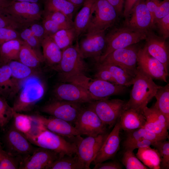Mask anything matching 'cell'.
I'll return each instance as SVG.
<instances>
[{
    "mask_svg": "<svg viewBox=\"0 0 169 169\" xmlns=\"http://www.w3.org/2000/svg\"><path fill=\"white\" fill-rule=\"evenodd\" d=\"M84 59L76 44L62 51L60 63L53 68L58 72L62 82L74 83L87 89L90 80L86 75L88 69Z\"/></svg>",
    "mask_w": 169,
    "mask_h": 169,
    "instance_id": "6da1fadb",
    "label": "cell"
},
{
    "mask_svg": "<svg viewBox=\"0 0 169 169\" xmlns=\"http://www.w3.org/2000/svg\"><path fill=\"white\" fill-rule=\"evenodd\" d=\"M137 69L130 99L127 101L125 110L133 109L143 111V109L154 97L157 90L162 87L156 84L152 78L138 66Z\"/></svg>",
    "mask_w": 169,
    "mask_h": 169,
    "instance_id": "7a4b0ae2",
    "label": "cell"
},
{
    "mask_svg": "<svg viewBox=\"0 0 169 169\" xmlns=\"http://www.w3.org/2000/svg\"><path fill=\"white\" fill-rule=\"evenodd\" d=\"M32 133L25 135L33 144L58 153L60 157L73 155L77 153L75 143L66 140L62 136L40 125Z\"/></svg>",
    "mask_w": 169,
    "mask_h": 169,
    "instance_id": "3957f363",
    "label": "cell"
},
{
    "mask_svg": "<svg viewBox=\"0 0 169 169\" xmlns=\"http://www.w3.org/2000/svg\"><path fill=\"white\" fill-rule=\"evenodd\" d=\"M146 33L134 30L127 26L111 30L105 35V48L97 63L101 62L108 55L115 50L125 48L145 40Z\"/></svg>",
    "mask_w": 169,
    "mask_h": 169,
    "instance_id": "277c9868",
    "label": "cell"
},
{
    "mask_svg": "<svg viewBox=\"0 0 169 169\" xmlns=\"http://www.w3.org/2000/svg\"><path fill=\"white\" fill-rule=\"evenodd\" d=\"M3 8L13 19L25 28L39 20L43 13L39 3L11 1Z\"/></svg>",
    "mask_w": 169,
    "mask_h": 169,
    "instance_id": "5b68a950",
    "label": "cell"
},
{
    "mask_svg": "<svg viewBox=\"0 0 169 169\" xmlns=\"http://www.w3.org/2000/svg\"><path fill=\"white\" fill-rule=\"evenodd\" d=\"M45 92L44 83L33 79L27 82L15 99L12 107L17 112L30 110L44 96Z\"/></svg>",
    "mask_w": 169,
    "mask_h": 169,
    "instance_id": "8992f818",
    "label": "cell"
},
{
    "mask_svg": "<svg viewBox=\"0 0 169 169\" xmlns=\"http://www.w3.org/2000/svg\"><path fill=\"white\" fill-rule=\"evenodd\" d=\"M127 101L119 99L94 100L89 103L92 109L106 125H115L125 110Z\"/></svg>",
    "mask_w": 169,
    "mask_h": 169,
    "instance_id": "52a82bcc",
    "label": "cell"
},
{
    "mask_svg": "<svg viewBox=\"0 0 169 169\" xmlns=\"http://www.w3.org/2000/svg\"><path fill=\"white\" fill-rule=\"evenodd\" d=\"M139 49L132 45L115 50L98 63L117 66L134 78L137 72V57Z\"/></svg>",
    "mask_w": 169,
    "mask_h": 169,
    "instance_id": "ba28073f",
    "label": "cell"
},
{
    "mask_svg": "<svg viewBox=\"0 0 169 169\" xmlns=\"http://www.w3.org/2000/svg\"><path fill=\"white\" fill-rule=\"evenodd\" d=\"M117 14L114 8L106 0H96L94 6L89 24L85 33L105 31L113 24Z\"/></svg>",
    "mask_w": 169,
    "mask_h": 169,
    "instance_id": "9c48e42d",
    "label": "cell"
},
{
    "mask_svg": "<svg viewBox=\"0 0 169 169\" xmlns=\"http://www.w3.org/2000/svg\"><path fill=\"white\" fill-rule=\"evenodd\" d=\"M3 140L6 151L22 161L31 155L37 148L32 145L24 134L15 128L13 124L5 134Z\"/></svg>",
    "mask_w": 169,
    "mask_h": 169,
    "instance_id": "30bf717a",
    "label": "cell"
},
{
    "mask_svg": "<svg viewBox=\"0 0 169 169\" xmlns=\"http://www.w3.org/2000/svg\"><path fill=\"white\" fill-rule=\"evenodd\" d=\"M77 43L79 51L84 59H94L97 63L105 48V31L86 32Z\"/></svg>",
    "mask_w": 169,
    "mask_h": 169,
    "instance_id": "8fae6325",
    "label": "cell"
},
{
    "mask_svg": "<svg viewBox=\"0 0 169 169\" xmlns=\"http://www.w3.org/2000/svg\"><path fill=\"white\" fill-rule=\"evenodd\" d=\"M74 124L81 135L94 136L107 133L106 125L89 106L82 108Z\"/></svg>",
    "mask_w": 169,
    "mask_h": 169,
    "instance_id": "7c38bea8",
    "label": "cell"
},
{
    "mask_svg": "<svg viewBox=\"0 0 169 169\" xmlns=\"http://www.w3.org/2000/svg\"><path fill=\"white\" fill-rule=\"evenodd\" d=\"M107 133L96 136H88L83 138L79 136L74 143L77 147L76 154L80 161L87 169L93 161L104 141L108 135Z\"/></svg>",
    "mask_w": 169,
    "mask_h": 169,
    "instance_id": "4fadbf2b",
    "label": "cell"
},
{
    "mask_svg": "<svg viewBox=\"0 0 169 169\" xmlns=\"http://www.w3.org/2000/svg\"><path fill=\"white\" fill-rule=\"evenodd\" d=\"M81 104L55 99L41 108V111L70 123L74 122L81 110Z\"/></svg>",
    "mask_w": 169,
    "mask_h": 169,
    "instance_id": "5bb4252c",
    "label": "cell"
},
{
    "mask_svg": "<svg viewBox=\"0 0 169 169\" xmlns=\"http://www.w3.org/2000/svg\"><path fill=\"white\" fill-rule=\"evenodd\" d=\"M55 99L83 104L94 101L87 89L71 83L64 82L56 85L53 90Z\"/></svg>",
    "mask_w": 169,
    "mask_h": 169,
    "instance_id": "9a60e30c",
    "label": "cell"
},
{
    "mask_svg": "<svg viewBox=\"0 0 169 169\" xmlns=\"http://www.w3.org/2000/svg\"><path fill=\"white\" fill-rule=\"evenodd\" d=\"M137 64L152 78L167 82L168 72L161 62L148 53L145 46L138 50Z\"/></svg>",
    "mask_w": 169,
    "mask_h": 169,
    "instance_id": "2e32d148",
    "label": "cell"
},
{
    "mask_svg": "<svg viewBox=\"0 0 169 169\" xmlns=\"http://www.w3.org/2000/svg\"><path fill=\"white\" fill-rule=\"evenodd\" d=\"M131 17L127 21V26L135 30L146 33L153 27L151 13L145 0H139L132 9Z\"/></svg>",
    "mask_w": 169,
    "mask_h": 169,
    "instance_id": "e0dca14e",
    "label": "cell"
},
{
    "mask_svg": "<svg viewBox=\"0 0 169 169\" xmlns=\"http://www.w3.org/2000/svg\"><path fill=\"white\" fill-rule=\"evenodd\" d=\"M120 130L119 119L112 131L108 134L91 163L95 165L115 157L120 149Z\"/></svg>",
    "mask_w": 169,
    "mask_h": 169,
    "instance_id": "ac0fdd59",
    "label": "cell"
},
{
    "mask_svg": "<svg viewBox=\"0 0 169 169\" xmlns=\"http://www.w3.org/2000/svg\"><path fill=\"white\" fill-rule=\"evenodd\" d=\"M33 116L45 129L61 136L74 139L81 135L71 123L63 120L53 117L47 118L40 115Z\"/></svg>",
    "mask_w": 169,
    "mask_h": 169,
    "instance_id": "d6986e66",
    "label": "cell"
},
{
    "mask_svg": "<svg viewBox=\"0 0 169 169\" xmlns=\"http://www.w3.org/2000/svg\"><path fill=\"white\" fill-rule=\"evenodd\" d=\"M60 157L59 154L54 151L41 147L37 148L31 155L22 161L19 169H48Z\"/></svg>",
    "mask_w": 169,
    "mask_h": 169,
    "instance_id": "ffe728a7",
    "label": "cell"
},
{
    "mask_svg": "<svg viewBox=\"0 0 169 169\" xmlns=\"http://www.w3.org/2000/svg\"><path fill=\"white\" fill-rule=\"evenodd\" d=\"M126 87L95 79L90 81L87 89L93 100H96L108 99L111 96L121 94L125 91Z\"/></svg>",
    "mask_w": 169,
    "mask_h": 169,
    "instance_id": "44dd1931",
    "label": "cell"
},
{
    "mask_svg": "<svg viewBox=\"0 0 169 169\" xmlns=\"http://www.w3.org/2000/svg\"><path fill=\"white\" fill-rule=\"evenodd\" d=\"M143 113L146 121L143 128L162 136L168 137L169 123L163 115L154 106L145 107Z\"/></svg>",
    "mask_w": 169,
    "mask_h": 169,
    "instance_id": "7402d4cb",
    "label": "cell"
},
{
    "mask_svg": "<svg viewBox=\"0 0 169 169\" xmlns=\"http://www.w3.org/2000/svg\"><path fill=\"white\" fill-rule=\"evenodd\" d=\"M165 39L148 31L146 33L145 46L148 53L161 62L168 72L169 54L168 48Z\"/></svg>",
    "mask_w": 169,
    "mask_h": 169,
    "instance_id": "603a6c76",
    "label": "cell"
},
{
    "mask_svg": "<svg viewBox=\"0 0 169 169\" xmlns=\"http://www.w3.org/2000/svg\"><path fill=\"white\" fill-rule=\"evenodd\" d=\"M20 83L13 79L8 64L0 66V95L6 99L13 97L19 91Z\"/></svg>",
    "mask_w": 169,
    "mask_h": 169,
    "instance_id": "cb8c5ba5",
    "label": "cell"
},
{
    "mask_svg": "<svg viewBox=\"0 0 169 169\" xmlns=\"http://www.w3.org/2000/svg\"><path fill=\"white\" fill-rule=\"evenodd\" d=\"M119 120L121 130L127 131L143 127L146 119L143 111L129 109L123 111Z\"/></svg>",
    "mask_w": 169,
    "mask_h": 169,
    "instance_id": "d4e9b609",
    "label": "cell"
},
{
    "mask_svg": "<svg viewBox=\"0 0 169 169\" xmlns=\"http://www.w3.org/2000/svg\"><path fill=\"white\" fill-rule=\"evenodd\" d=\"M96 1L85 0L82 8L77 14L73 22L77 39L84 33L87 29Z\"/></svg>",
    "mask_w": 169,
    "mask_h": 169,
    "instance_id": "484cf974",
    "label": "cell"
},
{
    "mask_svg": "<svg viewBox=\"0 0 169 169\" xmlns=\"http://www.w3.org/2000/svg\"><path fill=\"white\" fill-rule=\"evenodd\" d=\"M44 61L49 66L54 67L60 62L62 51L50 36H47L41 42Z\"/></svg>",
    "mask_w": 169,
    "mask_h": 169,
    "instance_id": "4316f807",
    "label": "cell"
},
{
    "mask_svg": "<svg viewBox=\"0 0 169 169\" xmlns=\"http://www.w3.org/2000/svg\"><path fill=\"white\" fill-rule=\"evenodd\" d=\"M24 42L21 39H12L0 46V63L1 65L8 64L13 60L18 59L21 47Z\"/></svg>",
    "mask_w": 169,
    "mask_h": 169,
    "instance_id": "83f0119b",
    "label": "cell"
},
{
    "mask_svg": "<svg viewBox=\"0 0 169 169\" xmlns=\"http://www.w3.org/2000/svg\"><path fill=\"white\" fill-rule=\"evenodd\" d=\"M136 156L149 169H160V156L155 148H151L150 146L139 148Z\"/></svg>",
    "mask_w": 169,
    "mask_h": 169,
    "instance_id": "f1b7e54d",
    "label": "cell"
},
{
    "mask_svg": "<svg viewBox=\"0 0 169 169\" xmlns=\"http://www.w3.org/2000/svg\"><path fill=\"white\" fill-rule=\"evenodd\" d=\"M44 11L60 12L72 20L78 8L67 0H44Z\"/></svg>",
    "mask_w": 169,
    "mask_h": 169,
    "instance_id": "f546056e",
    "label": "cell"
},
{
    "mask_svg": "<svg viewBox=\"0 0 169 169\" xmlns=\"http://www.w3.org/2000/svg\"><path fill=\"white\" fill-rule=\"evenodd\" d=\"M13 79L20 83L21 81L32 77L37 76L35 69L30 68L18 60H13L8 64Z\"/></svg>",
    "mask_w": 169,
    "mask_h": 169,
    "instance_id": "4dcf8cb0",
    "label": "cell"
},
{
    "mask_svg": "<svg viewBox=\"0 0 169 169\" xmlns=\"http://www.w3.org/2000/svg\"><path fill=\"white\" fill-rule=\"evenodd\" d=\"M48 169H87L79 158L76 153L72 156L64 155L54 161Z\"/></svg>",
    "mask_w": 169,
    "mask_h": 169,
    "instance_id": "1f68e13d",
    "label": "cell"
},
{
    "mask_svg": "<svg viewBox=\"0 0 169 169\" xmlns=\"http://www.w3.org/2000/svg\"><path fill=\"white\" fill-rule=\"evenodd\" d=\"M18 61L34 69L38 67L41 63L44 62L35 52L24 42L21 47Z\"/></svg>",
    "mask_w": 169,
    "mask_h": 169,
    "instance_id": "d6a6232c",
    "label": "cell"
},
{
    "mask_svg": "<svg viewBox=\"0 0 169 169\" xmlns=\"http://www.w3.org/2000/svg\"><path fill=\"white\" fill-rule=\"evenodd\" d=\"M13 125L18 131L25 135L31 133L35 128L37 121L33 116L14 112Z\"/></svg>",
    "mask_w": 169,
    "mask_h": 169,
    "instance_id": "836d02e7",
    "label": "cell"
},
{
    "mask_svg": "<svg viewBox=\"0 0 169 169\" xmlns=\"http://www.w3.org/2000/svg\"><path fill=\"white\" fill-rule=\"evenodd\" d=\"M50 36L62 51L72 45L74 41L77 39L74 27L61 29Z\"/></svg>",
    "mask_w": 169,
    "mask_h": 169,
    "instance_id": "e575fe53",
    "label": "cell"
},
{
    "mask_svg": "<svg viewBox=\"0 0 169 169\" xmlns=\"http://www.w3.org/2000/svg\"><path fill=\"white\" fill-rule=\"evenodd\" d=\"M126 132L125 139L123 142H131L140 139H145L155 141L166 140L168 138L158 135L143 127Z\"/></svg>",
    "mask_w": 169,
    "mask_h": 169,
    "instance_id": "d590c367",
    "label": "cell"
},
{
    "mask_svg": "<svg viewBox=\"0 0 169 169\" xmlns=\"http://www.w3.org/2000/svg\"><path fill=\"white\" fill-rule=\"evenodd\" d=\"M154 97L156 100L154 106L163 115L169 123V84L159 89Z\"/></svg>",
    "mask_w": 169,
    "mask_h": 169,
    "instance_id": "8d00e7d4",
    "label": "cell"
},
{
    "mask_svg": "<svg viewBox=\"0 0 169 169\" xmlns=\"http://www.w3.org/2000/svg\"><path fill=\"white\" fill-rule=\"evenodd\" d=\"M97 64L106 69L110 72L116 84L127 87L133 84L134 78L120 68L110 64H103L99 63H97Z\"/></svg>",
    "mask_w": 169,
    "mask_h": 169,
    "instance_id": "74e56055",
    "label": "cell"
},
{
    "mask_svg": "<svg viewBox=\"0 0 169 169\" xmlns=\"http://www.w3.org/2000/svg\"><path fill=\"white\" fill-rule=\"evenodd\" d=\"M121 161L127 169H149L138 159L133 151L130 149H124Z\"/></svg>",
    "mask_w": 169,
    "mask_h": 169,
    "instance_id": "f35d334b",
    "label": "cell"
},
{
    "mask_svg": "<svg viewBox=\"0 0 169 169\" xmlns=\"http://www.w3.org/2000/svg\"><path fill=\"white\" fill-rule=\"evenodd\" d=\"M151 146L158 151L160 158V169H169V141L163 140L153 142Z\"/></svg>",
    "mask_w": 169,
    "mask_h": 169,
    "instance_id": "ab89813d",
    "label": "cell"
},
{
    "mask_svg": "<svg viewBox=\"0 0 169 169\" xmlns=\"http://www.w3.org/2000/svg\"><path fill=\"white\" fill-rule=\"evenodd\" d=\"M21 39L29 45L44 61L42 52L41 50V43L33 34L29 28H24L20 33Z\"/></svg>",
    "mask_w": 169,
    "mask_h": 169,
    "instance_id": "60d3db41",
    "label": "cell"
},
{
    "mask_svg": "<svg viewBox=\"0 0 169 169\" xmlns=\"http://www.w3.org/2000/svg\"><path fill=\"white\" fill-rule=\"evenodd\" d=\"M22 160L3 149L0 145V169H19Z\"/></svg>",
    "mask_w": 169,
    "mask_h": 169,
    "instance_id": "b9f144b4",
    "label": "cell"
},
{
    "mask_svg": "<svg viewBox=\"0 0 169 169\" xmlns=\"http://www.w3.org/2000/svg\"><path fill=\"white\" fill-rule=\"evenodd\" d=\"M44 17L49 18L64 29L74 27V22L64 13L57 11H43Z\"/></svg>",
    "mask_w": 169,
    "mask_h": 169,
    "instance_id": "7bdbcfd3",
    "label": "cell"
},
{
    "mask_svg": "<svg viewBox=\"0 0 169 169\" xmlns=\"http://www.w3.org/2000/svg\"><path fill=\"white\" fill-rule=\"evenodd\" d=\"M6 99L0 97V127L3 128L13 117L15 111L8 104Z\"/></svg>",
    "mask_w": 169,
    "mask_h": 169,
    "instance_id": "ee69618b",
    "label": "cell"
},
{
    "mask_svg": "<svg viewBox=\"0 0 169 169\" xmlns=\"http://www.w3.org/2000/svg\"><path fill=\"white\" fill-rule=\"evenodd\" d=\"M8 28L17 30L24 28L23 25L13 19L3 10V7L0 8V28Z\"/></svg>",
    "mask_w": 169,
    "mask_h": 169,
    "instance_id": "f6af8a7d",
    "label": "cell"
},
{
    "mask_svg": "<svg viewBox=\"0 0 169 169\" xmlns=\"http://www.w3.org/2000/svg\"><path fill=\"white\" fill-rule=\"evenodd\" d=\"M158 28L162 37L165 39L169 37V14L165 17L155 20L153 26Z\"/></svg>",
    "mask_w": 169,
    "mask_h": 169,
    "instance_id": "bcb514c9",
    "label": "cell"
},
{
    "mask_svg": "<svg viewBox=\"0 0 169 169\" xmlns=\"http://www.w3.org/2000/svg\"><path fill=\"white\" fill-rule=\"evenodd\" d=\"M21 39L20 33L16 30L8 28H0V46L8 41Z\"/></svg>",
    "mask_w": 169,
    "mask_h": 169,
    "instance_id": "7dc6e473",
    "label": "cell"
},
{
    "mask_svg": "<svg viewBox=\"0 0 169 169\" xmlns=\"http://www.w3.org/2000/svg\"><path fill=\"white\" fill-rule=\"evenodd\" d=\"M154 141L145 139H140L134 141L123 142L124 149L133 151L136 149L145 148L151 146Z\"/></svg>",
    "mask_w": 169,
    "mask_h": 169,
    "instance_id": "c3c4849f",
    "label": "cell"
},
{
    "mask_svg": "<svg viewBox=\"0 0 169 169\" xmlns=\"http://www.w3.org/2000/svg\"><path fill=\"white\" fill-rule=\"evenodd\" d=\"M42 23L46 36H51L58 31L64 29L51 19L45 17H44Z\"/></svg>",
    "mask_w": 169,
    "mask_h": 169,
    "instance_id": "681fc988",
    "label": "cell"
},
{
    "mask_svg": "<svg viewBox=\"0 0 169 169\" xmlns=\"http://www.w3.org/2000/svg\"><path fill=\"white\" fill-rule=\"evenodd\" d=\"M169 14V0H163L157 7L153 17V23Z\"/></svg>",
    "mask_w": 169,
    "mask_h": 169,
    "instance_id": "f907efd6",
    "label": "cell"
},
{
    "mask_svg": "<svg viewBox=\"0 0 169 169\" xmlns=\"http://www.w3.org/2000/svg\"><path fill=\"white\" fill-rule=\"evenodd\" d=\"M95 79L107 81L115 84L110 72L105 68L97 65V71L95 75Z\"/></svg>",
    "mask_w": 169,
    "mask_h": 169,
    "instance_id": "816d5d0a",
    "label": "cell"
},
{
    "mask_svg": "<svg viewBox=\"0 0 169 169\" xmlns=\"http://www.w3.org/2000/svg\"><path fill=\"white\" fill-rule=\"evenodd\" d=\"M29 27L33 34L41 43L42 40L46 36L43 25L35 22L31 24Z\"/></svg>",
    "mask_w": 169,
    "mask_h": 169,
    "instance_id": "f5cc1de1",
    "label": "cell"
},
{
    "mask_svg": "<svg viewBox=\"0 0 169 169\" xmlns=\"http://www.w3.org/2000/svg\"><path fill=\"white\" fill-rule=\"evenodd\" d=\"M95 165L93 169H121L123 168L121 164L115 160L99 163Z\"/></svg>",
    "mask_w": 169,
    "mask_h": 169,
    "instance_id": "db71d44e",
    "label": "cell"
},
{
    "mask_svg": "<svg viewBox=\"0 0 169 169\" xmlns=\"http://www.w3.org/2000/svg\"><path fill=\"white\" fill-rule=\"evenodd\" d=\"M139 0H125L123 14L126 19L128 18V19H129L132 9L136 3Z\"/></svg>",
    "mask_w": 169,
    "mask_h": 169,
    "instance_id": "11a10c76",
    "label": "cell"
},
{
    "mask_svg": "<svg viewBox=\"0 0 169 169\" xmlns=\"http://www.w3.org/2000/svg\"><path fill=\"white\" fill-rule=\"evenodd\" d=\"M115 9L117 14H120L122 11L124 3V0H106Z\"/></svg>",
    "mask_w": 169,
    "mask_h": 169,
    "instance_id": "9f6ffc18",
    "label": "cell"
},
{
    "mask_svg": "<svg viewBox=\"0 0 169 169\" xmlns=\"http://www.w3.org/2000/svg\"><path fill=\"white\" fill-rule=\"evenodd\" d=\"M78 8L82 6L85 0H67Z\"/></svg>",
    "mask_w": 169,
    "mask_h": 169,
    "instance_id": "6f0895ef",
    "label": "cell"
},
{
    "mask_svg": "<svg viewBox=\"0 0 169 169\" xmlns=\"http://www.w3.org/2000/svg\"><path fill=\"white\" fill-rule=\"evenodd\" d=\"M10 2V0H0V8L6 7Z\"/></svg>",
    "mask_w": 169,
    "mask_h": 169,
    "instance_id": "680465c9",
    "label": "cell"
},
{
    "mask_svg": "<svg viewBox=\"0 0 169 169\" xmlns=\"http://www.w3.org/2000/svg\"><path fill=\"white\" fill-rule=\"evenodd\" d=\"M10 1L27 2L32 3H39L40 0H10Z\"/></svg>",
    "mask_w": 169,
    "mask_h": 169,
    "instance_id": "91938a15",
    "label": "cell"
},
{
    "mask_svg": "<svg viewBox=\"0 0 169 169\" xmlns=\"http://www.w3.org/2000/svg\"><path fill=\"white\" fill-rule=\"evenodd\" d=\"M1 64H0V66H1Z\"/></svg>",
    "mask_w": 169,
    "mask_h": 169,
    "instance_id": "94428289",
    "label": "cell"
}]
</instances>
